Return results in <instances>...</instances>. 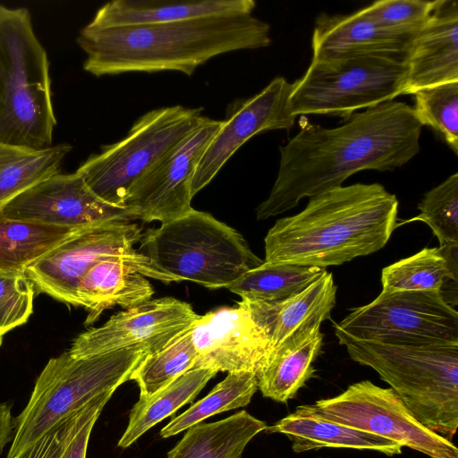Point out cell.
Here are the masks:
<instances>
[{"mask_svg":"<svg viewBox=\"0 0 458 458\" xmlns=\"http://www.w3.org/2000/svg\"><path fill=\"white\" fill-rule=\"evenodd\" d=\"M335 301L336 285L332 273L325 270L305 289L286 300H242L240 303L267 336L269 357L296 347L319 331L322 322L330 318Z\"/></svg>","mask_w":458,"mask_h":458,"instance_id":"cell-18","label":"cell"},{"mask_svg":"<svg viewBox=\"0 0 458 458\" xmlns=\"http://www.w3.org/2000/svg\"><path fill=\"white\" fill-rule=\"evenodd\" d=\"M147 354L144 349L132 347L83 358L66 351L51 358L37 377L26 406L13 419L6 458L18 456L97 396L115 391Z\"/></svg>","mask_w":458,"mask_h":458,"instance_id":"cell-6","label":"cell"},{"mask_svg":"<svg viewBox=\"0 0 458 458\" xmlns=\"http://www.w3.org/2000/svg\"><path fill=\"white\" fill-rule=\"evenodd\" d=\"M405 60L380 55H357L313 61L292 83L290 111L295 117L327 114L349 118L355 111L403 95Z\"/></svg>","mask_w":458,"mask_h":458,"instance_id":"cell-8","label":"cell"},{"mask_svg":"<svg viewBox=\"0 0 458 458\" xmlns=\"http://www.w3.org/2000/svg\"><path fill=\"white\" fill-rule=\"evenodd\" d=\"M140 236L141 228L129 220L87 226L28 267L25 275L38 292L75 307H80L77 290L82 276L95 264L108 259L122 260L146 277L177 282L134 249Z\"/></svg>","mask_w":458,"mask_h":458,"instance_id":"cell-10","label":"cell"},{"mask_svg":"<svg viewBox=\"0 0 458 458\" xmlns=\"http://www.w3.org/2000/svg\"><path fill=\"white\" fill-rule=\"evenodd\" d=\"M13 419L12 416V405L7 403H0V454L7 444L13 441Z\"/></svg>","mask_w":458,"mask_h":458,"instance_id":"cell-39","label":"cell"},{"mask_svg":"<svg viewBox=\"0 0 458 458\" xmlns=\"http://www.w3.org/2000/svg\"><path fill=\"white\" fill-rule=\"evenodd\" d=\"M253 0H114L88 24L95 28L161 24L223 14H251Z\"/></svg>","mask_w":458,"mask_h":458,"instance_id":"cell-21","label":"cell"},{"mask_svg":"<svg viewBox=\"0 0 458 458\" xmlns=\"http://www.w3.org/2000/svg\"><path fill=\"white\" fill-rule=\"evenodd\" d=\"M411 39L385 30L361 9L350 14L322 13L315 21L311 60L357 55H380L405 60Z\"/></svg>","mask_w":458,"mask_h":458,"instance_id":"cell-20","label":"cell"},{"mask_svg":"<svg viewBox=\"0 0 458 458\" xmlns=\"http://www.w3.org/2000/svg\"><path fill=\"white\" fill-rule=\"evenodd\" d=\"M309 199L268 230L264 261L337 266L381 250L396 228L398 199L380 183L342 185Z\"/></svg>","mask_w":458,"mask_h":458,"instance_id":"cell-3","label":"cell"},{"mask_svg":"<svg viewBox=\"0 0 458 458\" xmlns=\"http://www.w3.org/2000/svg\"><path fill=\"white\" fill-rule=\"evenodd\" d=\"M114 393V390L103 393L80 411L73 432L60 458H86L93 427Z\"/></svg>","mask_w":458,"mask_h":458,"instance_id":"cell-37","label":"cell"},{"mask_svg":"<svg viewBox=\"0 0 458 458\" xmlns=\"http://www.w3.org/2000/svg\"><path fill=\"white\" fill-rule=\"evenodd\" d=\"M265 421L247 411L189 428L166 458H242L248 444L266 430Z\"/></svg>","mask_w":458,"mask_h":458,"instance_id":"cell-24","label":"cell"},{"mask_svg":"<svg viewBox=\"0 0 458 458\" xmlns=\"http://www.w3.org/2000/svg\"><path fill=\"white\" fill-rule=\"evenodd\" d=\"M312 405L328 420L390 439L429 458H458L451 440L422 425L393 389L370 380L350 385L340 394Z\"/></svg>","mask_w":458,"mask_h":458,"instance_id":"cell-11","label":"cell"},{"mask_svg":"<svg viewBox=\"0 0 458 458\" xmlns=\"http://www.w3.org/2000/svg\"><path fill=\"white\" fill-rule=\"evenodd\" d=\"M458 282V243L425 248L383 268L382 292H441Z\"/></svg>","mask_w":458,"mask_h":458,"instance_id":"cell-25","label":"cell"},{"mask_svg":"<svg viewBox=\"0 0 458 458\" xmlns=\"http://www.w3.org/2000/svg\"><path fill=\"white\" fill-rule=\"evenodd\" d=\"M72 149L66 143L43 149L0 143V208L21 192L58 174Z\"/></svg>","mask_w":458,"mask_h":458,"instance_id":"cell-28","label":"cell"},{"mask_svg":"<svg viewBox=\"0 0 458 458\" xmlns=\"http://www.w3.org/2000/svg\"><path fill=\"white\" fill-rule=\"evenodd\" d=\"M34 295V284L24 272L0 269V327L4 334L28 321Z\"/></svg>","mask_w":458,"mask_h":458,"instance_id":"cell-36","label":"cell"},{"mask_svg":"<svg viewBox=\"0 0 458 458\" xmlns=\"http://www.w3.org/2000/svg\"><path fill=\"white\" fill-rule=\"evenodd\" d=\"M191 334L197 352L194 368L257 375L269 354L267 336L240 302L199 316Z\"/></svg>","mask_w":458,"mask_h":458,"instance_id":"cell-17","label":"cell"},{"mask_svg":"<svg viewBox=\"0 0 458 458\" xmlns=\"http://www.w3.org/2000/svg\"><path fill=\"white\" fill-rule=\"evenodd\" d=\"M355 362L373 369L425 427L451 440L458 428V341L358 339L335 333Z\"/></svg>","mask_w":458,"mask_h":458,"instance_id":"cell-4","label":"cell"},{"mask_svg":"<svg viewBox=\"0 0 458 458\" xmlns=\"http://www.w3.org/2000/svg\"><path fill=\"white\" fill-rule=\"evenodd\" d=\"M154 290L139 270L127 263L108 259L90 267L80 281L77 297L80 307L89 310L85 324L94 323L106 309H125L150 300Z\"/></svg>","mask_w":458,"mask_h":458,"instance_id":"cell-23","label":"cell"},{"mask_svg":"<svg viewBox=\"0 0 458 458\" xmlns=\"http://www.w3.org/2000/svg\"><path fill=\"white\" fill-rule=\"evenodd\" d=\"M414 114L422 126L438 132L458 154V81L421 89L414 94Z\"/></svg>","mask_w":458,"mask_h":458,"instance_id":"cell-33","label":"cell"},{"mask_svg":"<svg viewBox=\"0 0 458 458\" xmlns=\"http://www.w3.org/2000/svg\"><path fill=\"white\" fill-rule=\"evenodd\" d=\"M292 83L284 77L274 78L259 93L231 102L223 125L204 152L193 176V197L206 187L228 159L248 140L271 130H290L295 116L290 111Z\"/></svg>","mask_w":458,"mask_h":458,"instance_id":"cell-15","label":"cell"},{"mask_svg":"<svg viewBox=\"0 0 458 458\" xmlns=\"http://www.w3.org/2000/svg\"><path fill=\"white\" fill-rule=\"evenodd\" d=\"M80 411L57 424L15 458H60L73 432Z\"/></svg>","mask_w":458,"mask_h":458,"instance_id":"cell-38","label":"cell"},{"mask_svg":"<svg viewBox=\"0 0 458 458\" xmlns=\"http://www.w3.org/2000/svg\"><path fill=\"white\" fill-rule=\"evenodd\" d=\"M0 211L13 219L73 229L113 220H136L128 208L97 196L77 172L50 176L5 203Z\"/></svg>","mask_w":458,"mask_h":458,"instance_id":"cell-16","label":"cell"},{"mask_svg":"<svg viewBox=\"0 0 458 458\" xmlns=\"http://www.w3.org/2000/svg\"><path fill=\"white\" fill-rule=\"evenodd\" d=\"M301 130L280 146L276 179L268 197L256 208L265 220L310 198L337 188L363 170L394 171L420 151L422 125L411 106L387 101L354 113L337 127L300 121Z\"/></svg>","mask_w":458,"mask_h":458,"instance_id":"cell-1","label":"cell"},{"mask_svg":"<svg viewBox=\"0 0 458 458\" xmlns=\"http://www.w3.org/2000/svg\"><path fill=\"white\" fill-rule=\"evenodd\" d=\"M49 64L29 10L0 4V143L52 146L56 119Z\"/></svg>","mask_w":458,"mask_h":458,"instance_id":"cell-5","label":"cell"},{"mask_svg":"<svg viewBox=\"0 0 458 458\" xmlns=\"http://www.w3.org/2000/svg\"><path fill=\"white\" fill-rule=\"evenodd\" d=\"M191 327L157 352L147 354L129 380L139 386L140 397H148L193 369L197 360Z\"/></svg>","mask_w":458,"mask_h":458,"instance_id":"cell-32","label":"cell"},{"mask_svg":"<svg viewBox=\"0 0 458 458\" xmlns=\"http://www.w3.org/2000/svg\"><path fill=\"white\" fill-rule=\"evenodd\" d=\"M418 209V216L402 224L424 222L438 239L439 246L458 243V173L427 191Z\"/></svg>","mask_w":458,"mask_h":458,"instance_id":"cell-34","label":"cell"},{"mask_svg":"<svg viewBox=\"0 0 458 458\" xmlns=\"http://www.w3.org/2000/svg\"><path fill=\"white\" fill-rule=\"evenodd\" d=\"M80 229L13 219L0 211V269L25 273Z\"/></svg>","mask_w":458,"mask_h":458,"instance_id":"cell-27","label":"cell"},{"mask_svg":"<svg viewBox=\"0 0 458 458\" xmlns=\"http://www.w3.org/2000/svg\"><path fill=\"white\" fill-rule=\"evenodd\" d=\"M199 316L190 303L173 297L149 300L80 334L68 352L74 358L132 347L153 353L191 327Z\"/></svg>","mask_w":458,"mask_h":458,"instance_id":"cell-14","label":"cell"},{"mask_svg":"<svg viewBox=\"0 0 458 458\" xmlns=\"http://www.w3.org/2000/svg\"><path fill=\"white\" fill-rule=\"evenodd\" d=\"M4 334L3 333V330H2V328L0 327V346H1L2 343H3V336H4Z\"/></svg>","mask_w":458,"mask_h":458,"instance_id":"cell-40","label":"cell"},{"mask_svg":"<svg viewBox=\"0 0 458 458\" xmlns=\"http://www.w3.org/2000/svg\"><path fill=\"white\" fill-rule=\"evenodd\" d=\"M77 43L83 69L100 77L127 72H180L191 76L213 57L271 44L270 26L251 14L212 15L161 24L85 26Z\"/></svg>","mask_w":458,"mask_h":458,"instance_id":"cell-2","label":"cell"},{"mask_svg":"<svg viewBox=\"0 0 458 458\" xmlns=\"http://www.w3.org/2000/svg\"><path fill=\"white\" fill-rule=\"evenodd\" d=\"M223 120L204 118L182 140L152 165L131 187L123 203L143 222L162 224L189 213L191 183L207 148Z\"/></svg>","mask_w":458,"mask_h":458,"instance_id":"cell-13","label":"cell"},{"mask_svg":"<svg viewBox=\"0 0 458 458\" xmlns=\"http://www.w3.org/2000/svg\"><path fill=\"white\" fill-rule=\"evenodd\" d=\"M257 375L252 372H231L202 399L174 417L161 430L168 438L203 422L214 415L248 405L258 390Z\"/></svg>","mask_w":458,"mask_h":458,"instance_id":"cell-31","label":"cell"},{"mask_svg":"<svg viewBox=\"0 0 458 458\" xmlns=\"http://www.w3.org/2000/svg\"><path fill=\"white\" fill-rule=\"evenodd\" d=\"M216 373L209 369L194 368L154 394L140 397L130 411L128 425L117 446L123 449L131 446L152 427L191 403Z\"/></svg>","mask_w":458,"mask_h":458,"instance_id":"cell-26","label":"cell"},{"mask_svg":"<svg viewBox=\"0 0 458 458\" xmlns=\"http://www.w3.org/2000/svg\"><path fill=\"white\" fill-rule=\"evenodd\" d=\"M403 95L458 81V3L437 0L424 27L412 38L405 57Z\"/></svg>","mask_w":458,"mask_h":458,"instance_id":"cell-19","label":"cell"},{"mask_svg":"<svg viewBox=\"0 0 458 458\" xmlns=\"http://www.w3.org/2000/svg\"><path fill=\"white\" fill-rule=\"evenodd\" d=\"M266 431L285 435L294 453L335 447L376 451L394 456L403 450L394 441L321 416L312 404L297 406L293 412L267 426Z\"/></svg>","mask_w":458,"mask_h":458,"instance_id":"cell-22","label":"cell"},{"mask_svg":"<svg viewBox=\"0 0 458 458\" xmlns=\"http://www.w3.org/2000/svg\"><path fill=\"white\" fill-rule=\"evenodd\" d=\"M323 334H313L294 348L269 356L257 374L258 388L264 397L286 403L312 377V363L321 352Z\"/></svg>","mask_w":458,"mask_h":458,"instance_id":"cell-29","label":"cell"},{"mask_svg":"<svg viewBox=\"0 0 458 458\" xmlns=\"http://www.w3.org/2000/svg\"><path fill=\"white\" fill-rule=\"evenodd\" d=\"M202 112L179 105L148 111L123 140L103 146L76 172L101 199L123 207L132 184L202 123Z\"/></svg>","mask_w":458,"mask_h":458,"instance_id":"cell-9","label":"cell"},{"mask_svg":"<svg viewBox=\"0 0 458 458\" xmlns=\"http://www.w3.org/2000/svg\"><path fill=\"white\" fill-rule=\"evenodd\" d=\"M437 1L381 0L361 11L385 30L412 38L428 21Z\"/></svg>","mask_w":458,"mask_h":458,"instance_id":"cell-35","label":"cell"},{"mask_svg":"<svg viewBox=\"0 0 458 458\" xmlns=\"http://www.w3.org/2000/svg\"><path fill=\"white\" fill-rule=\"evenodd\" d=\"M326 269L291 264L263 263L225 288L251 301H279L305 289Z\"/></svg>","mask_w":458,"mask_h":458,"instance_id":"cell-30","label":"cell"},{"mask_svg":"<svg viewBox=\"0 0 458 458\" xmlns=\"http://www.w3.org/2000/svg\"><path fill=\"white\" fill-rule=\"evenodd\" d=\"M335 333L358 339L426 338L458 341V313L440 292H381L354 308Z\"/></svg>","mask_w":458,"mask_h":458,"instance_id":"cell-12","label":"cell"},{"mask_svg":"<svg viewBox=\"0 0 458 458\" xmlns=\"http://www.w3.org/2000/svg\"><path fill=\"white\" fill-rule=\"evenodd\" d=\"M138 251L177 282L226 287L261 265L243 236L208 213L186 215L141 233Z\"/></svg>","mask_w":458,"mask_h":458,"instance_id":"cell-7","label":"cell"}]
</instances>
